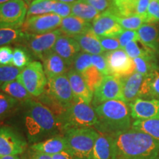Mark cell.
<instances>
[{
  "mask_svg": "<svg viewBox=\"0 0 159 159\" xmlns=\"http://www.w3.org/2000/svg\"><path fill=\"white\" fill-rule=\"evenodd\" d=\"M109 136L111 159L159 158V141L144 132L131 128Z\"/></svg>",
  "mask_w": 159,
  "mask_h": 159,
  "instance_id": "6da1fadb",
  "label": "cell"
},
{
  "mask_svg": "<svg viewBox=\"0 0 159 159\" xmlns=\"http://www.w3.org/2000/svg\"><path fill=\"white\" fill-rule=\"evenodd\" d=\"M25 132L30 144L42 142L62 134L58 120L52 111L36 99L22 102Z\"/></svg>",
  "mask_w": 159,
  "mask_h": 159,
  "instance_id": "7a4b0ae2",
  "label": "cell"
},
{
  "mask_svg": "<svg viewBox=\"0 0 159 159\" xmlns=\"http://www.w3.org/2000/svg\"><path fill=\"white\" fill-rule=\"evenodd\" d=\"M97 122L95 130L99 134L112 135L131 128L130 111L128 103L109 100L94 108Z\"/></svg>",
  "mask_w": 159,
  "mask_h": 159,
  "instance_id": "3957f363",
  "label": "cell"
},
{
  "mask_svg": "<svg viewBox=\"0 0 159 159\" xmlns=\"http://www.w3.org/2000/svg\"><path fill=\"white\" fill-rule=\"evenodd\" d=\"M99 134L92 128L69 129L63 133L66 152L72 159H93L96 140Z\"/></svg>",
  "mask_w": 159,
  "mask_h": 159,
  "instance_id": "277c9868",
  "label": "cell"
},
{
  "mask_svg": "<svg viewBox=\"0 0 159 159\" xmlns=\"http://www.w3.org/2000/svg\"><path fill=\"white\" fill-rule=\"evenodd\" d=\"M57 120L63 135V133L69 129L94 127L97 118L94 108L91 105L75 99V102L66 109Z\"/></svg>",
  "mask_w": 159,
  "mask_h": 159,
  "instance_id": "5b68a950",
  "label": "cell"
},
{
  "mask_svg": "<svg viewBox=\"0 0 159 159\" xmlns=\"http://www.w3.org/2000/svg\"><path fill=\"white\" fill-rule=\"evenodd\" d=\"M16 80L25 86L32 97H35L43 94L47 84L43 66L39 61H32L21 69Z\"/></svg>",
  "mask_w": 159,
  "mask_h": 159,
  "instance_id": "8992f818",
  "label": "cell"
},
{
  "mask_svg": "<svg viewBox=\"0 0 159 159\" xmlns=\"http://www.w3.org/2000/svg\"><path fill=\"white\" fill-rule=\"evenodd\" d=\"M120 80L124 102L129 104L138 98H151L149 75L134 72Z\"/></svg>",
  "mask_w": 159,
  "mask_h": 159,
  "instance_id": "52a82bcc",
  "label": "cell"
},
{
  "mask_svg": "<svg viewBox=\"0 0 159 159\" xmlns=\"http://www.w3.org/2000/svg\"><path fill=\"white\" fill-rule=\"evenodd\" d=\"M63 35L60 29L44 34H28L25 33V36L20 41L34 56L42 61L46 55L52 51L57 39Z\"/></svg>",
  "mask_w": 159,
  "mask_h": 159,
  "instance_id": "ba28073f",
  "label": "cell"
},
{
  "mask_svg": "<svg viewBox=\"0 0 159 159\" xmlns=\"http://www.w3.org/2000/svg\"><path fill=\"white\" fill-rule=\"evenodd\" d=\"M27 9L25 0H9L0 4V28L19 29L25 22Z\"/></svg>",
  "mask_w": 159,
  "mask_h": 159,
  "instance_id": "9c48e42d",
  "label": "cell"
},
{
  "mask_svg": "<svg viewBox=\"0 0 159 159\" xmlns=\"http://www.w3.org/2000/svg\"><path fill=\"white\" fill-rule=\"evenodd\" d=\"M43 92L65 109L75 102L72 90L66 74L47 78V84Z\"/></svg>",
  "mask_w": 159,
  "mask_h": 159,
  "instance_id": "30bf717a",
  "label": "cell"
},
{
  "mask_svg": "<svg viewBox=\"0 0 159 159\" xmlns=\"http://www.w3.org/2000/svg\"><path fill=\"white\" fill-rule=\"evenodd\" d=\"M109 100H123L122 83L120 77L107 75L94 91L92 105L94 107Z\"/></svg>",
  "mask_w": 159,
  "mask_h": 159,
  "instance_id": "8fae6325",
  "label": "cell"
},
{
  "mask_svg": "<svg viewBox=\"0 0 159 159\" xmlns=\"http://www.w3.org/2000/svg\"><path fill=\"white\" fill-rule=\"evenodd\" d=\"M62 18L55 13L35 16L26 18L21 30L28 34H44L57 30L61 26Z\"/></svg>",
  "mask_w": 159,
  "mask_h": 159,
  "instance_id": "7c38bea8",
  "label": "cell"
},
{
  "mask_svg": "<svg viewBox=\"0 0 159 159\" xmlns=\"http://www.w3.org/2000/svg\"><path fill=\"white\" fill-rule=\"evenodd\" d=\"M27 147L25 139L10 127H0V157L19 156Z\"/></svg>",
  "mask_w": 159,
  "mask_h": 159,
  "instance_id": "4fadbf2b",
  "label": "cell"
},
{
  "mask_svg": "<svg viewBox=\"0 0 159 159\" xmlns=\"http://www.w3.org/2000/svg\"><path fill=\"white\" fill-rule=\"evenodd\" d=\"M109 75L117 77L128 76L135 71L134 59L130 57L123 49L107 52L105 54Z\"/></svg>",
  "mask_w": 159,
  "mask_h": 159,
  "instance_id": "5bb4252c",
  "label": "cell"
},
{
  "mask_svg": "<svg viewBox=\"0 0 159 159\" xmlns=\"http://www.w3.org/2000/svg\"><path fill=\"white\" fill-rule=\"evenodd\" d=\"M92 30L99 37L117 38L124 30L109 10L102 12L92 22Z\"/></svg>",
  "mask_w": 159,
  "mask_h": 159,
  "instance_id": "9a60e30c",
  "label": "cell"
},
{
  "mask_svg": "<svg viewBox=\"0 0 159 159\" xmlns=\"http://www.w3.org/2000/svg\"><path fill=\"white\" fill-rule=\"evenodd\" d=\"M130 116L136 120L159 119V100L138 98L129 103Z\"/></svg>",
  "mask_w": 159,
  "mask_h": 159,
  "instance_id": "2e32d148",
  "label": "cell"
},
{
  "mask_svg": "<svg viewBox=\"0 0 159 159\" xmlns=\"http://www.w3.org/2000/svg\"><path fill=\"white\" fill-rule=\"evenodd\" d=\"M80 49L76 40L63 34L57 39L52 51L62 57L71 68L75 57L80 52Z\"/></svg>",
  "mask_w": 159,
  "mask_h": 159,
  "instance_id": "e0dca14e",
  "label": "cell"
},
{
  "mask_svg": "<svg viewBox=\"0 0 159 159\" xmlns=\"http://www.w3.org/2000/svg\"><path fill=\"white\" fill-rule=\"evenodd\" d=\"M66 75L70 83L75 99L83 101L90 105L92 102L94 93L89 89L82 75L71 69H69Z\"/></svg>",
  "mask_w": 159,
  "mask_h": 159,
  "instance_id": "ac0fdd59",
  "label": "cell"
},
{
  "mask_svg": "<svg viewBox=\"0 0 159 159\" xmlns=\"http://www.w3.org/2000/svg\"><path fill=\"white\" fill-rule=\"evenodd\" d=\"M44 72L47 78L66 75L70 67L58 55L51 51L42 60Z\"/></svg>",
  "mask_w": 159,
  "mask_h": 159,
  "instance_id": "d6986e66",
  "label": "cell"
},
{
  "mask_svg": "<svg viewBox=\"0 0 159 159\" xmlns=\"http://www.w3.org/2000/svg\"><path fill=\"white\" fill-rule=\"evenodd\" d=\"M60 27L63 35L74 38L92 29V25L85 20L71 15L63 18Z\"/></svg>",
  "mask_w": 159,
  "mask_h": 159,
  "instance_id": "ffe728a7",
  "label": "cell"
},
{
  "mask_svg": "<svg viewBox=\"0 0 159 159\" xmlns=\"http://www.w3.org/2000/svg\"><path fill=\"white\" fill-rule=\"evenodd\" d=\"M30 148L43 153L53 156L63 151H66V142L63 135H57L42 142L31 144Z\"/></svg>",
  "mask_w": 159,
  "mask_h": 159,
  "instance_id": "44dd1931",
  "label": "cell"
},
{
  "mask_svg": "<svg viewBox=\"0 0 159 159\" xmlns=\"http://www.w3.org/2000/svg\"><path fill=\"white\" fill-rule=\"evenodd\" d=\"M79 43L80 49L85 52L91 55H102L104 49L101 46L99 37L95 34L92 29L83 34L73 38Z\"/></svg>",
  "mask_w": 159,
  "mask_h": 159,
  "instance_id": "7402d4cb",
  "label": "cell"
},
{
  "mask_svg": "<svg viewBox=\"0 0 159 159\" xmlns=\"http://www.w3.org/2000/svg\"><path fill=\"white\" fill-rule=\"evenodd\" d=\"M139 41L143 44L156 52L158 48L159 31L153 24H144L137 30Z\"/></svg>",
  "mask_w": 159,
  "mask_h": 159,
  "instance_id": "603a6c76",
  "label": "cell"
},
{
  "mask_svg": "<svg viewBox=\"0 0 159 159\" xmlns=\"http://www.w3.org/2000/svg\"><path fill=\"white\" fill-rule=\"evenodd\" d=\"M0 89L4 93L21 102H25L27 99H32L33 97L25 88V86L16 79L4 83L0 86Z\"/></svg>",
  "mask_w": 159,
  "mask_h": 159,
  "instance_id": "cb8c5ba5",
  "label": "cell"
},
{
  "mask_svg": "<svg viewBox=\"0 0 159 159\" xmlns=\"http://www.w3.org/2000/svg\"><path fill=\"white\" fill-rule=\"evenodd\" d=\"M71 15L91 22L100 15V12L89 4L77 1L71 3Z\"/></svg>",
  "mask_w": 159,
  "mask_h": 159,
  "instance_id": "d4e9b609",
  "label": "cell"
},
{
  "mask_svg": "<svg viewBox=\"0 0 159 159\" xmlns=\"http://www.w3.org/2000/svg\"><path fill=\"white\" fill-rule=\"evenodd\" d=\"M93 159H111V143L109 135L99 134L94 144Z\"/></svg>",
  "mask_w": 159,
  "mask_h": 159,
  "instance_id": "484cf974",
  "label": "cell"
},
{
  "mask_svg": "<svg viewBox=\"0 0 159 159\" xmlns=\"http://www.w3.org/2000/svg\"><path fill=\"white\" fill-rule=\"evenodd\" d=\"M131 128L144 132L159 141V119L135 120L132 123Z\"/></svg>",
  "mask_w": 159,
  "mask_h": 159,
  "instance_id": "4316f807",
  "label": "cell"
},
{
  "mask_svg": "<svg viewBox=\"0 0 159 159\" xmlns=\"http://www.w3.org/2000/svg\"><path fill=\"white\" fill-rule=\"evenodd\" d=\"M56 0H33L28 6L27 18L52 13Z\"/></svg>",
  "mask_w": 159,
  "mask_h": 159,
  "instance_id": "83f0119b",
  "label": "cell"
},
{
  "mask_svg": "<svg viewBox=\"0 0 159 159\" xmlns=\"http://www.w3.org/2000/svg\"><path fill=\"white\" fill-rule=\"evenodd\" d=\"M125 52L132 59L136 57H146L155 55V52L145 46L140 41H132L123 48Z\"/></svg>",
  "mask_w": 159,
  "mask_h": 159,
  "instance_id": "f1b7e54d",
  "label": "cell"
},
{
  "mask_svg": "<svg viewBox=\"0 0 159 159\" xmlns=\"http://www.w3.org/2000/svg\"><path fill=\"white\" fill-rule=\"evenodd\" d=\"M115 19L123 30H138L144 24L147 23V16H142L136 14L128 16H115Z\"/></svg>",
  "mask_w": 159,
  "mask_h": 159,
  "instance_id": "f546056e",
  "label": "cell"
},
{
  "mask_svg": "<svg viewBox=\"0 0 159 159\" xmlns=\"http://www.w3.org/2000/svg\"><path fill=\"white\" fill-rule=\"evenodd\" d=\"M134 62L136 72L143 75H150L152 71L158 68L155 55L146 57H136L134 59Z\"/></svg>",
  "mask_w": 159,
  "mask_h": 159,
  "instance_id": "4dcf8cb0",
  "label": "cell"
},
{
  "mask_svg": "<svg viewBox=\"0 0 159 159\" xmlns=\"http://www.w3.org/2000/svg\"><path fill=\"white\" fill-rule=\"evenodd\" d=\"M80 75H82L83 78L84 79L85 82L88 85L89 89L93 93L97 89V87L101 84L105 77L93 65Z\"/></svg>",
  "mask_w": 159,
  "mask_h": 159,
  "instance_id": "1f68e13d",
  "label": "cell"
},
{
  "mask_svg": "<svg viewBox=\"0 0 159 159\" xmlns=\"http://www.w3.org/2000/svg\"><path fill=\"white\" fill-rule=\"evenodd\" d=\"M24 36L25 33L21 29L0 28V47L20 42Z\"/></svg>",
  "mask_w": 159,
  "mask_h": 159,
  "instance_id": "d6a6232c",
  "label": "cell"
},
{
  "mask_svg": "<svg viewBox=\"0 0 159 159\" xmlns=\"http://www.w3.org/2000/svg\"><path fill=\"white\" fill-rule=\"evenodd\" d=\"M32 62V57L29 51L25 47H19L13 49L12 66L19 69L25 68Z\"/></svg>",
  "mask_w": 159,
  "mask_h": 159,
  "instance_id": "836d02e7",
  "label": "cell"
},
{
  "mask_svg": "<svg viewBox=\"0 0 159 159\" xmlns=\"http://www.w3.org/2000/svg\"><path fill=\"white\" fill-rule=\"evenodd\" d=\"M19 101L3 91H0V119L8 115L17 106Z\"/></svg>",
  "mask_w": 159,
  "mask_h": 159,
  "instance_id": "e575fe53",
  "label": "cell"
},
{
  "mask_svg": "<svg viewBox=\"0 0 159 159\" xmlns=\"http://www.w3.org/2000/svg\"><path fill=\"white\" fill-rule=\"evenodd\" d=\"M91 66H92L91 55L89 53L85 52H80L75 57L74 61L71 66V68L80 74H82Z\"/></svg>",
  "mask_w": 159,
  "mask_h": 159,
  "instance_id": "d590c367",
  "label": "cell"
},
{
  "mask_svg": "<svg viewBox=\"0 0 159 159\" xmlns=\"http://www.w3.org/2000/svg\"><path fill=\"white\" fill-rule=\"evenodd\" d=\"M21 71V69H18L12 65H0V86L4 83L16 79Z\"/></svg>",
  "mask_w": 159,
  "mask_h": 159,
  "instance_id": "8d00e7d4",
  "label": "cell"
},
{
  "mask_svg": "<svg viewBox=\"0 0 159 159\" xmlns=\"http://www.w3.org/2000/svg\"><path fill=\"white\" fill-rule=\"evenodd\" d=\"M148 75L150 77L151 99L159 100V67Z\"/></svg>",
  "mask_w": 159,
  "mask_h": 159,
  "instance_id": "74e56055",
  "label": "cell"
},
{
  "mask_svg": "<svg viewBox=\"0 0 159 159\" xmlns=\"http://www.w3.org/2000/svg\"><path fill=\"white\" fill-rule=\"evenodd\" d=\"M91 63L95 68H97L104 76L109 75L108 64L104 54L91 55Z\"/></svg>",
  "mask_w": 159,
  "mask_h": 159,
  "instance_id": "f35d334b",
  "label": "cell"
},
{
  "mask_svg": "<svg viewBox=\"0 0 159 159\" xmlns=\"http://www.w3.org/2000/svg\"><path fill=\"white\" fill-rule=\"evenodd\" d=\"M52 13L58 15L63 19L71 16V3H66L56 0L53 5Z\"/></svg>",
  "mask_w": 159,
  "mask_h": 159,
  "instance_id": "ab89813d",
  "label": "cell"
},
{
  "mask_svg": "<svg viewBox=\"0 0 159 159\" xmlns=\"http://www.w3.org/2000/svg\"><path fill=\"white\" fill-rule=\"evenodd\" d=\"M117 39L119 40L122 49L124 48L129 43L139 40L138 33L136 30H124L122 33L117 37Z\"/></svg>",
  "mask_w": 159,
  "mask_h": 159,
  "instance_id": "60d3db41",
  "label": "cell"
},
{
  "mask_svg": "<svg viewBox=\"0 0 159 159\" xmlns=\"http://www.w3.org/2000/svg\"><path fill=\"white\" fill-rule=\"evenodd\" d=\"M99 37V36H98ZM101 46L104 51L111 52L121 48L120 43L117 38L113 37H99Z\"/></svg>",
  "mask_w": 159,
  "mask_h": 159,
  "instance_id": "b9f144b4",
  "label": "cell"
},
{
  "mask_svg": "<svg viewBox=\"0 0 159 159\" xmlns=\"http://www.w3.org/2000/svg\"><path fill=\"white\" fill-rule=\"evenodd\" d=\"M157 22H159V2L151 0L148 10L147 23L154 24Z\"/></svg>",
  "mask_w": 159,
  "mask_h": 159,
  "instance_id": "7bdbcfd3",
  "label": "cell"
},
{
  "mask_svg": "<svg viewBox=\"0 0 159 159\" xmlns=\"http://www.w3.org/2000/svg\"><path fill=\"white\" fill-rule=\"evenodd\" d=\"M13 57V49L9 46L0 47V65H12Z\"/></svg>",
  "mask_w": 159,
  "mask_h": 159,
  "instance_id": "ee69618b",
  "label": "cell"
},
{
  "mask_svg": "<svg viewBox=\"0 0 159 159\" xmlns=\"http://www.w3.org/2000/svg\"><path fill=\"white\" fill-rule=\"evenodd\" d=\"M77 1L89 4L99 12L105 11L109 8L110 6L109 0H77Z\"/></svg>",
  "mask_w": 159,
  "mask_h": 159,
  "instance_id": "f6af8a7d",
  "label": "cell"
},
{
  "mask_svg": "<svg viewBox=\"0 0 159 159\" xmlns=\"http://www.w3.org/2000/svg\"><path fill=\"white\" fill-rule=\"evenodd\" d=\"M151 0H136V14L147 16L149 5Z\"/></svg>",
  "mask_w": 159,
  "mask_h": 159,
  "instance_id": "bcb514c9",
  "label": "cell"
},
{
  "mask_svg": "<svg viewBox=\"0 0 159 159\" xmlns=\"http://www.w3.org/2000/svg\"><path fill=\"white\" fill-rule=\"evenodd\" d=\"M27 159H52V156L30 148L27 152Z\"/></svg>",
  "mask_w": 159,
  "mask_h": 159,
  "instance_id": "7dc6e473",
  "label": "cell"
},
{
  "mask_svg": "<svg viewBox=\"0 0 159 159\" xmlns=\"http://www.w3.org/2000/svg\"><path fill=\"white\" fill-rule=\"evenodd\" d=\"M52 156V159H72L71 156L66 151H63V152L53 155Z\"/></svg>",
  "mask_w": 159,
  "mask_h": 159,
  "instance_id": "c3c4849f",
  "label": "cell"
},
{
  "mask_svg": "<svg viewBox=\"0 0 159 159\" xmlns=\"http://www.w3.org/2000/svg\"><path fill=\"white\" fill-rule=\"evenodd\" d=\"M0 159H20L18 156H7L0 157Z\"/></svg>",
  "mask_w": 159,
  "mask_h": 159,
  "instance_id": "681fc988",
  "label": "cell"
},
{
  "mask_svg": "<svg viewBox=\"0 0 159 159\" xmlns=\"http://www.w3.org/2000/svg\"><path fill=\"white\" fill-rule=\"evenodd\" d=\"M60 2H63L66 3H73L74 2L77 1V0H58Z\"/></svg>",
  "mask_w": 159,
  "mask_h": 159,
  "instance_id": "f907efd6",
  "label": "cell"
},
{
  "mask_svg": "<svg viewBox=\"0 0 159 159\" xmlns=\"http://www.w3.org/2000/svg\"><path fill=\"white\" fill-rule=\"evenodd\" d=\"M7 1H9V0H0V4L6 2H7ZM25 1L26 2V0H25Z\"/></svg>",
  "mask_w": 159,
  "mask_h": 159,
  "instance_id": "816d5d0a",
  "label": "cell"
},
{
  "mask_svg": "<svg viewBox=\"0 0 159 159\" xmlns=\"http://www.w3.org/2000/svg\"><path fill=\"white\" fill-rule=\"evenodd\" d=\"M32 1H33V0H26V2H27V3L29 4V5H30V3Z\"/></svg>",
  "mask_w": 159,
  "mask_h": 159,
  "instance_id": "f5cc1de1",
  "label": "cell"
},
{
  "mask_svg": "<svg viewBox=\"0 0 159 159\" xmlns=\"http://www.w3.org/2000/svg\"><path fill=\"white\" fill-rule=\"evenodd\" d=\"M152 1H156V2H159V0H152Z\"/></svg>",
  "mask_w": 159,
  "mask_h": 159,
  "instance_id": "db71d44e",
  "label": "cell"
}]
</instances>
